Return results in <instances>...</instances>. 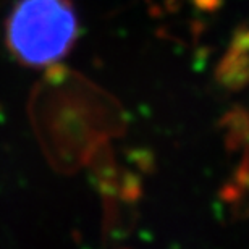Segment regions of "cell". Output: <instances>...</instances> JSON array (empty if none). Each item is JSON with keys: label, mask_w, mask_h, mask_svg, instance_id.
I'll use <instances>...</instances> for the list:
<instances>
[{"label": "cell", "mask_w": 249, "mask_h": 249, "mask_svg": "<svg viewBox=\"0 0 249 249\" xmlns=\"http://www.w3.org/2000/svg\"><path fill=\"white\" fill-rule=\"evenodd\" d=\"M78 37V18L68 0H18L5 24L10 52L29 67H49Z\"/></svg>", "instance_id": "6da1fadb"}]
</instances>
